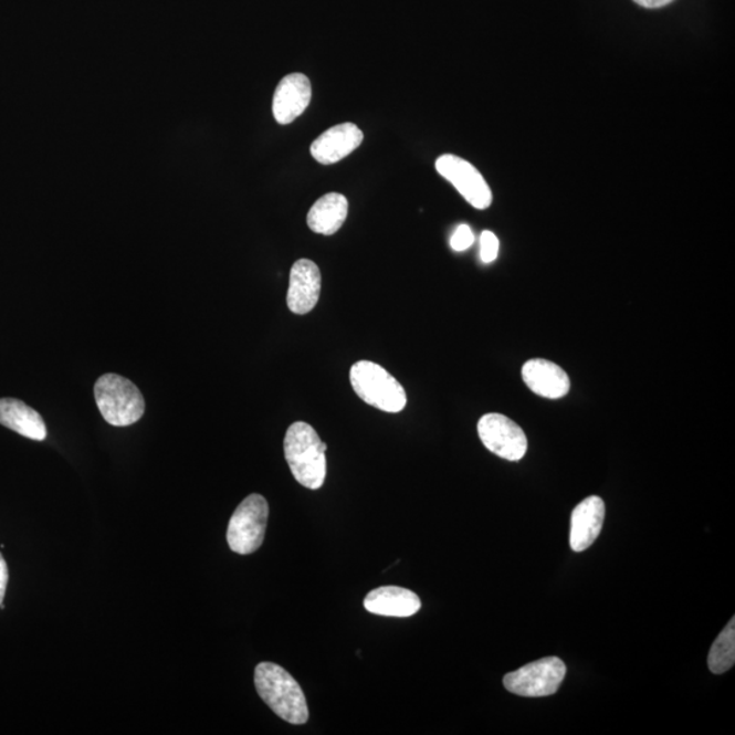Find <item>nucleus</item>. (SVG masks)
I'll return each mask as SVG.
<instances>
[{
    "label": "nucleus",
    "instance_id": "1",
    "mask_svg": "<svg viewBox=\"0 0 735 735\" xmlns=\"http://www.w3.org/2000/svg\"><path fill=\"white\" fill-rule=\"evenodd\" d=\"M284 451L298 484L308 490H321L327 475V445L315 429L303 421L292 423L284 440Z\"/></svg>",
    "mask_w": 735,
    "mask_h": 735
},
{
    "label": "nucleus",
    "instance_id": "2",
    "mask_svg": "<svg viewBox=\"0 0 735 735\" xmlns=\"http://www.w3.org/2000/svg\"><path fill=\"white\" fill-rule=\"evenodd\" d=\"M255 686L259 696L281 720L292 725H304L308 722V704L302 686L280 664L259 663L255 669Z\"/></svg>",
    "mask_w": 735,
    "mask_h": 735
},
{
    "label": "nucleus",
    "instance_id": "3",
    "mask_svg": "<svg viewBox=\"0 0 735 735\" xmlns=\"http://www.w3.org/2000/svg\"><path fill=\"white\" fill-rule=\"evenodd\" d=\"M97 408L104 420L115 427H128L143 419L145 398L132 380L120 375H103L94 386Z\"/></svg>",
    "mask_w": 735,
    "mask_h": 735
},
{
    "label": "nucleus",
    "instance_id": "4",
    "mask_svg": "<svg viewBox=\"0 0 735 735\" xmlns=\"http://www.w3.org/2000/svg\"><path fill=\"white\" fill-rule=\"evenodd\" d=\"M350 385L364 402L386 413H399L408 403L402 385L372 361H358L351 367Z\"/></svg>",
    "mask_w": 735,
    "mask_h": 735
},
{
    "label": "nucleus",
    "instance_id": "5",
    "mask_svg": "<svg viewBox=\"0 0 735 735\" xmlns=\"http://www.w3.org/2000/svg\"><path fill=\"white\" fill-rule=\"evenodd\" d=\"M269 521V504L262 495L245 497L229 521V548L238 555H251L261 548Z\"/></svg>",
    "mask_w": 735,
    "mask_h": 735
},
{
    "label": "nucleus",
    "instance_id": "6",
    "mask_svg": "<svg viewBox=\"0 0 735 735\" xmlns=\"http://www.w3.org/2000/svg\"><path fill=\"white\" fill-rule=\"evenodd\" d=\"M567 666L560 658L549 657L526 664L504 678V686L514 695L545 697L555 695L566 679Z\"/></svg>",
    "mask_w": 735,
    "mask_h": 735
},
{
    "label": "nucleus",
    "instance_id": "7",
    "mask_svg": "<svg viewBox=\"0 0 735 735\" xmlns=\"http://www.w3.org/2000/svg\"><path fill=\"white\" fill-rule=\"evenodd\" d=\"M477 429L486 449L503 460L517 462L526 455V433L508 417L498 413L485 414L481 417Z\"/></svg>",
    "mask_w": 735,
    "mask_h": 735
},
{
    "label": "nucleus",
    "instance_id": "8",
    "mask_svg": "<svg viewBox=\"0 0 735 735\" xmlns=\"http://www.w3.org/2000/svg\"><path fill=\"white\" fill-rule=\"evenodd\" d=\"M437 170L473 208L485 210L492 204L490 186L480 170L469 161L454 155H444L438 158Z\"/></svg>",
    "mask_w": 735,
    "mask_h": 735
},
{
    "label": "nucleus",
    "instance_id": "9",
    "mask_svg": "<svg viewBox=\"0 0 735 735\" xmlns=\"http://www.w3.org/2000/svg\"><path fill=\"white\" fill-rule=\"evenodd\" d=\"M322 274L317 264L309 259H300L293 264L287 291V308L296 315H307L319 302Z\"/></svg>",
    "mask_w": 735,
    "mask_h": 735
},
{
    "label": "nucleus",
    "instance_id": "10",
    "mask_svg": "<svg viewBox=\"0 0 735 735\" xmlns=\"http://www.w3.org/2000/svg\"><path fill=\"white\" fill-rule=\"evenodd\" d=\"M313 87L307 75L294 73L286 75L276 86L273 98V115L279 125H290L307 109Z\"/></svg>",
    "mask_w": 735,
    "mask_h": 735
},
{
    "label": "nucleus",
    "instance_id": "11",
    "mask_svg": "<svg viewBox=\"0 0 735 735\" xmlns=\"http://www.w3.org/2000/svg\"><path fill=\"white\" fill-rule=\"evenodd\" d=\"M363 140L364 134L360 128L353 123H343V125L334 126L323 133L311 145V155L323 166H332L357 150Z\"/></svg>",
    "mask_w": 735,
    "mask_h": 735
},
{
    "label": "nucleus",
    "instance_id": "12",
    "mask_svg": "<svg viewBox=\"0 0 735 735\" xmlns=\"http://www.w3.org/2000/svg\"><path fill=\"white\" fill-rule=\"evenodd\" d=\"M605 513H607V507H605L603 500L598 496L585 498L574 510L573 516H570L569 535V545L574 552H584L596 543L602 532Z\"/></svg>",
    "mask_w": 735,
    "mask_h": 735
},
{
    "label": "nucleus",
    "instance_id": "13",
    "mask_svg": "<svg viewBox=\"0 0 735 735\" xmlns=\"http://www.w3.org/2000/svg\"><path fill=\"white\" fill-rule=\"evenodd\" d=\"M522 378L534 393L543 398L560 399L569 392L570 381L566 370L544 358L527 361L522 368Z\"/></svg>",
    "mask_w": 735,
    "mask_h": 735
},
{
    "label": "nucleus",
    "instance_id": "14",
    "mask_svg": "<svg viewBox=\"0 0 735 735\" xmlns=\"http://www.w3.org/2000/svg\"><path fill=\"white\" fill-rule=\"evenodd\" d=\"M369 613L386 617H411L421 609V599L408 588L385 586L375 588L364 599Z\"/></svg>",
    "mask_w": 735,
    "mask_h": 735
},
{
    "label": "nucleus",
    "instance_id": "15",
    "mask_svg": "<svg viewBox=\"0 0 735 735\" xmlns=\"http://www.w3.org/2000/svg\"><path fill=\"white\" fill-rule=\"evenodd\" d=\"M0 426L11 429L23 438L43 441L46 427L39 411L14 398H0Z\"/></svg>",
    "mask_w": 735,
    "mask_h": 735
},
{
    "label": "nucleus",
    "instance_id": "16",
    "mask_svg": "<svg viewBox=\"0 0 735 735\" xmlns=\"http://www.w3.org/2000/svg\"><path fill=\"white\" fill-rule=\"evenodd\" d=\"M349 202L343 193L330 192L311 208L307 222L311 231L332 237L348 219Z\"/></svg>",
    "mask_w": 735,
    "mask_h": 735
},
{
    "label": "nucleus",
    "instance_id": "17",
    "mask_svg": "<svg viewBox=\"0 0 735 735\" xmlns=\"http://www.w3.org/2000/svg\"><path fill=\"white\" fill-rule=\"evenodd\" d=\"M735 663V619L728 621V624L716 638L711 647L708 655V666L714 674L728 672Z\"/></svg>",
    "mask_w": 735,
    "mask_h": 735
},
{
    "label": "nucleus",
    "instance_id": "18",
    "mask_svg": "<svg viewBox=\"0 0 735 735\" xmlns=\"http://www.w3.org/2000/svg\"><path fill=\"white\" fill-rule=\"evenodd\" d=\"M480 243L481 261L484 263H492L493 261H496L500 246L496 234L490 231L482 232Z\"/></svg>",
    "mask_w": 735,
    "mask_h": 735
},
{
    "label": "nucleus",
    "instance_id": "19",
    "mask_svg": "<svg viewBox=\"0 0 735 735\" xmlns=\"http://www.w3.org/2000/svg\"><path fill=\"white\" fill-rule=\"evenodd\" d=\"M474 243V234L469 225H460L456 228L451 238V246L455 251H464L470 249Z\"/></svg>",
    "mask_w": 735,
    "mask_h": 735
},
{
    "label": "nucleus",
    "instance_id": "20",
    "mask_svg": "<svg viewBox=\"0 0 735 735\" xmlns=\"http://www.w3.org/2000/svg\"><path fill=\"white\" fill-rule=\"evenodd\" d=\"M9 581V569L8 564L2 555H0V608H2L3 599L6 596V587H8Z\"/></svg>",
    "mask_w": 735,
    "mask_h": 735
},
{
    "label": "nucleus",
    "instance_id": "21",
    "mask_svg": "<svg viewBox=\"0 0 735 735\" xmlns=\"http://www.w3.org/2000/svg\"><path fill=\"white\" fill-rule=\"evenodd\" d=\"M633 2L642 6L644 9H661L664 6L673 3L674 0H633Z\"/></svg>",
    "mask_w": 735,
    "mask_h": 735
}]
</instances>
